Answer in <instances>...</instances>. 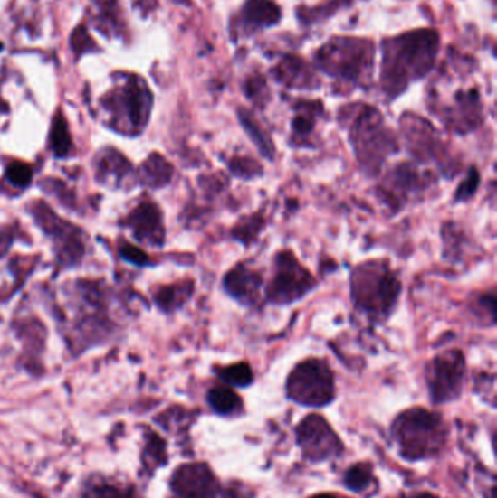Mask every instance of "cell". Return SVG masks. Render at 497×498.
<instances>
[{
  "mask_svg": "<svg viewBox=\"0 0 497 498\" xmlns=\"http://www.w3.org/2000/svg\"><path fill=\"white\" fill-rule=\"evenodd\" d=\"M274 75H277L281 82L286 83L291 88H314L307 68H303V64L296 59H286L276 69Z\"/></svg>",
  "mask_w": 497,
  "mask_h": 498,
  "instance_id": "cell-26",
  "label": "cell"
},
{
  "mask_svg": "<svg viewBox=\"0 0 497 498\" xmlns=\"http://www.w3.org/2000/svg\"><path fill=\"white\" fill-rule=\"evenodd\" d=\"M72 50L75 52L76 56L85 54V52H94L95 42L91 38L90 33L86 31L85 26H78L71 38Z\"/></svg>",
  "mask_w": 497,
  "mask_h": 498,
  "instance_id": "cell-35",
  "label": "cell"
},
{
  "mask_svg": "<svg viewBox=\"0 0 497 498\" xmlns=\"http://www.w3.org/2000/svg\"><path fill=\"white\" fill-rule=\"evenodd\" d=\"M473 314L475 315V318H479L483 321L484 325L493 326L496 323V297L494 293H486L482 295L479 299H475L472 305Z\"/></svg>",
  "mask_w": 497,
  "mask_h": 498,
  "instance_id": "cell-33",
  "label": "cell"
},
{
  "mask_svg": "<svg viewBox=\"0 0 497 498\" xmlns=\"http://www.w3.org/2000/svg\"><path fill=\"white\" fill-rule=\"evenodd\" d=\"M401 130L408 152L416 161L420 164L436 162L437 165L444 166L442 169L453 165V161L446 154L445 143L442 142L441 136L429 121L406 114L401 118Z\"/></svg>",
  "mask_w": 497,
  "mask_h": 498,
  "instance_id": "cell-12",
  "label": "cell"
},
{
  "mask_svg": "<svg viewBox=\"0 0 497 498\" xmlns=\"http://www.w3.org/2000/svg\"><path fill=\"white\" fill-rule=\"evenodd\" d=\"M105 108L112 114L119 130L139 135L149 121L152 94L143 79L131 78L107 99Z\"/></svg>",
  "mask_w": 497,
  "mask_h": 498,
  "instance_id": "cell-7",
  "label": "cell"
},
{
  "mask_svg": "<svg viewBox=\"0 0 497 498\" xmlns=\"http://www.w3.org/2000/svg\"><path fill=\"white\" fill-rule=\"evenodd\" d=\"M222 498H253L250 491L244 485H231V487L226 488V490L222 493Z\"/></svg>",
  "mask_w": 497,
  "mask_h": 498,
  "instance_id": "cell-38",
  "label": "cell"
},
{
  "mask_svg": "<svg viewBox=\"0 0 497 498\" xmlns=\"http://www.w3.org/2000/svg\"><path fill=\"white\" fill-rule=\"evenodd\" d=\"M177 2H180V4H183V2H186V0H177Z\"/></svg>",
  "mask_w": 497,
  "mask_h": 498,
  "instance_id": "cell-43",
  "label": "cell"
},
{
  "mask_svg": "<svg viewBox=\"0 0 497 498\" xmlns=\"http://www.w3.org/2000/svg\"><path fill=\"white\" fill-rule=\"evenodd\" d=\"M174 168L161 155H150L140 169V183L148 188H164L171 183Z\"/></svg>",
  "mask_w": 497,
  "mask_h": 498,
  "instance_id": "cell-20",
  "label": "cell"
},
{
  "mask_svg": "<svg viewBox=\"0 0 497 498\" xmlns=\"http://www.w3.org/2000/svg\"><path fill=\"white\" fill-rule=\"evenodd\" d=\"M416 498H436V497H435V495H432V494H420V495H417V497Z\"/></svg>",
  "mask_w": 497,
  "mask_h": 498,
  "instance_id": "cell-42",
  "label": "cell"
},
{
  "mask_svg": "<svg viewBox=\"0 0 497 498\" xmlns=\"http://www.w3.org/2000/svg\"><path fill=\"white\" fill-rule=\"evenodd\" d=\"M321 105L314 102H303L296 109V116L292 120V137L298 145H303L314 133L317 118L321 114Z\"/></svg>",
  "mask_w": 497,
  "mask_h": 498,
  "instance_id": "cell-23",
  "label": "cell"
},
{
  "mask_svg": "<svg viewBox=\"0 0 497 498\" xmlns=\"http://www.w3.org/2000/svg\"><path fill=\"white\" fill-rule=\"evenodd\" d=\"M217 488L216 478L205 464L183 465L172 476L174 498H217Z\"/></svg>",
  "mask_w": 497,
  "mask_h": 498,
  "instance_id": "cell-15",
  "label": "cell"
},
{
  "mask_svg": "<svg viewBox=\"0 0 497 498\" xmlns=\"http://www.w3.org/2000/svg\"><path fill=\"white\" fill-rule=\"evenodd\" d=\"M281 9L273 0H248L244 6L243 23L250 30L269 28L279 23Z\"/></svg>",
  "mask_w": 497,
  "mask_h": 498,
  "instance_id": "cell-19",
  "label": "cell"
},
{
  "mask_svg": "<svg viewBox=\"0 0 497 498\" xmlns=\"http://www.w3.org/2000/svg\"><path fill=\"white\" fill-rule=\"evenodd\" d=\"M31 214L40 228L52 238L57 259L62 266L73 267L79 264L85 255L82 230L57 218L52 209L42 202H34L31 207Z\"/></svg>",
  "mask_w": 497,
  "mask_h": 498,
  "instance_id": "cell-11",
  "label": "cell"
},
{
  "mask_svg": "<svg viewBox=\"0 0 497 498\" xmlns=\"http://www.w3.org/2000/svg\"><path fill=\"white\" fill-rule=\"evenodd\" d=\"M317 59L330 75L339 76L349 82H359L372 68L370 45L359 40H334L321 49Z\"/></svg>",
  "mask_w": 497,
  "mask_h": 498,
  "instance_id": "cell-8",
  "label": "cell"
},
{
  "mask_svg": "<svg viewBox=\"0 0 497 498\" xmlns=\"http://www.w3.org/2000/svg\"><path fill=\"white\" fill-rule=\"evenodd\" d=\"M82 498H133V491L119 481L95 478L83 488Z\"/></svg>",
  "mask_w": 497,
  "mask_h": 498,
  "instance_id": "cell-25",
  "label": "cell"
},
{
  "mask_svg": "<svg viewBox=\"0 0 497 498\" xmlns=\"http://www.w3.org/2000/svg\"><path fill=\"white\" fill-rule=\"evenodd\" d=\"M33 175H34L33 168L21 161L11 162L5 171V180L16 190H25L33 183Z\"/></svg>",
  "mask_w": 497,
  "mask_h": 498,
  "instance_id": "cell-32",
  "label": "cell"
},
{
  "mask_svg": "<svg viewBox=\"0 0 497 498\" xmlns=\"http://www.w3.org/2000/svg\"><path fill=\"white\" fill-rule=\"evenodd\" d=\"M311 498H339V497H336V495H333V494H318Z\"/></svg>",
  "mask_w": 497,
  "mask_h": 498,
  "instance_id": "cell-40",
  "label": "cell"
},
{
  "mask_svg": "<svg viewBox=\"0 0 497 498\" xmlns=\"http://www.w3.org/2000/svg\"><path fill=\"white\" fill-rule=\"evenodd\" d=\"M216 375L222 382L229 386H236V388H247L254 382V373L251 371L250 364L245 362L231 364V366L217 367Z\"/></svg>",
  "mask_w": 497,
  "mask_h": 498,
  "instance_id": "cell-28",
  "label": "cell"
},
{
  "mask_svg": "<svg viewBox=\"0 0 497 498\" xmlns=\"http://www.w3.org/2000/svg\"><path fill=\"white\" fill-rule=\"evenodd\" d=\"M263 226H264V221H263L262 216L260 214H251L248 218L241 219L238 221V225L232 230V236H234V240L248 247L251 242L257 240L258 235L262 232Z\"/></svg>",
  "mask_w": 497,
  "mask_h": 498,
  "instance_id": "cell-29",
  "label": "cell"
},
{
  "mask_svg": "<svg viewBox=\"0 0 497 498\" xmlns=\"http://www.w3.org/2000/svg\"><path fill=\"white\" fill-rule=\"evenodd\" d=\"M434 178L412 162H401L389 169L379 183V197L394 213L432 187Z\"/></svg>",
  "mask_w": 497,
  "mask_h": 498,
  "instance_id": "cell-9",
  "label": "cell"
},
{
  "mask_svg": "<svg viewBox=\"0 0 497 498\" xmlns=\"http://www.w3.org/2000/svg\"><path fill=\"white\" fill-rule=\"evenodd\" d=\"M49 142L50 149L57 157H66L71 154V135H69L68 123L62 113H57L53 118Z\"/></svg>",
  "mask_w": 497,
  "mask_h": 498,
  "instance_id": "cell-27",
  "label": "cell"
},
{
  "mask_svg": "<svg viewBox=\"0 0 497 498\" xmlns=\"http://www.w3.org/2000/svg\"><path fill=\"white\" fill-rule=\"evenodd\" d=\"M238 118H240L241 126L247 133L251 142L254 143L262 156L266 157L267 161H273L274 155H276L273 140L270 137L269 133L264 130L262 124L258 123L253 114L248 113L245 108H241L238 111Z\"/></svg>",
  "mask_w": 497,
  "mask_h": 498,
  "instance_id": "cell-22",
  "label": "cell"
},
{
  "mask_svg": "<svg viewBox=\"0 0 497 498\" xmlns=\"http://www.w3.org/2000/svg\"><path fill=\"white\" fill-rule=\"evenodd\" d=\"M229 173L244 181L255 180L263 175V168L250 156H232L228 161Z\"/></svg>",
  "mask_w": 497,
  "mask_h": 498,
  "instance_id": "cell-30",
  "label": "cell"
},
{
  "mask_svg": "<svg viewBox=\"0 0 497 498\" xmlns=\"http://www.w3.org/2000/svg\"><path fill=\"white\" fill-rule=\"evenodd\" d=\"M12 238L6 232L0 230V258L4 257L5 252L8 251L9 245H11Z\"/></svg>",
  "mask_w": 497,
  "mask_h": 498,
  "instance_id": "cell-39",
  "label": "cell"
},
{
  "mask_svg": "<svg viewBox=\"0 0 497 498\" xmlns=\"http://www.w3.org/2000/svg\"><path fill=\"white\" fill-rule=\"evenodd\" d=\"M126 226L139 242L158 248L165 244L164 218L155 202H143L131 210Z\"/></svg>",
  "mask_w": 497,
  "mask_h": 498,
  "instance_id": "cell-16",
  "label": "cell"
},
{
  "mask_svg": "<svg viewBox=\"0 0 497 498\" xmlns=\"http://www.w3.org/2000/svg\"><path fill=\"white\" fill-rule=\"evenodd\" d=\"M403 285L386 259L360 262L350 274V297L356 311L374 324H384L396 311Z\"/></svg>",
  "mask_w": 497,
  "mask_h": 498,
  "instance_id": "cell-2",
  "label": "cell"
},
{
  "mask_svg": "<svg viewBox=\"0 0 497 498\" xmlns=\"http://www.w3.org/2000/svg\"><path fill=\"white\" fill-rule=\"evenodd\" d=\"M289 399L303 407H324L334 399L336 385L331 367L322 359H307L296 364L286 381Z\"/></svg>",
  "mask_w": 497,
  "mask_h": 498,
  "instance_id": "cell-5",
  "label": "cell"
},
{
  "mask_svg": "<svg viewBox=\"0 0 497 498\" xmlns=\"http://www.w3.org/2000/svg\"><path fill=\"white\" fill-rule=\"evenodd\" d=\"M372 483H374L372 469L365 464H356L346 472V476H344V484L348 485L349 490L356 491V493L369 490Z\"/></svg>",
  "mask_w": 497,
  "mask_h": 498,
  "instance_id": "cell-31",
  "label": "cell"
},
{
  "mask_svg": "<svg viewBox=\"0 0 497 498\" xmlns=\"http://www.w3.org/2000/svg\"><path fill=\"white\" fill-rule=\"evenodd\" d=\"M6 109H8V107H6V105H5V102L2 101V98H0V114L5 113V111H6Z\"/></svg>",
  "mask_w": 497,
  "mask_h": 498,
  "instance_id": "cell-41",
  "label": "cell"
},
{
  "mask_svg": "<svg viewBox=\"0 0 497 498\" xmlns=\"http://www.w3.org/2000/svg\"><path fill=\"white\" fill-rule=\"evenodd\" d=\"M95 173L98 181L111 187H123L124 183L130 178V162L116 149L107 147L95 157Z\"/></svg>",
  "mask_w": 497,
  "mask_h": 498,
  "instance_id": "cell-17",
  "label": "cell"
},
{
  "mask_svg": "<svg viewBox=\"0 0 497 498\" xmlns=\"http://www.w3.org/2000/svg\"><path fill=\"white\" fill-rule=\"evenodd\" d=\"M480 187V173L475 169V166L468 169L467 175L461 181L460 185L456 188L454 202H467L474 197L475 193Z\"/></svg>",
  "mask_w": 497,
  "mask_h": 498,
  "instance_id": "cell-34",
  "label": "cell"
},
{
  "mask_svg": "<svg viewBox=\"0 0 497 498\" xmlns=\"http://www.w3.org/2000/svg\"><path fill=\"white\" fill-rule=\"evenodd\" d=\"M193 292H195L193 281H181L176 285L164 286L155 293V304L161 311L174 312L187 304Z\"/></svg>",
  "mask_w": 497,
  "mask_h": 498,
  "instance_id": "cell-21",
  "label": "cell"
},
{
  "mask_svg": "<svg viewBox=\"0 0 497 498\" xmlns=\"http://www.w3.org/2000/svg\"><path fill=\"white\" fill-rule=\"evenodd\" d=\"M244 90H245L248 99L258 102V104H263L264 98H266V82L262 78H250L247 83H245Z\"/></svg>",
  "mask_w": 497,
  "mask_h": 498,
  "instance_id": "cell-36",
  "label": "cell"
},
{
  "mask_svg": "<svg viewBox=\"0 0 497 498\" xmlns=\"http://www.w3.org/2000/svg\"><path fill=\"white\" fill-rule=\"evenodd\" d=\"M348 128L349 142L365 175H379L388 157L400 150L393 131L387 127L384 117L374 107L363 105L356 108Z\"/></svg>",
  "mask_w": 497,
  "mask_h": 498,
  "instance_id": "cell-3",
  "label": "cell"
},
{
  "mask_svg": "<svg viewBox=\"0 0 497 498\" xmlns=\"http://www.w3.org/2000/svg\"><path fill=\"white\" fill-rule=\"evenodd\" d=\"M317 287V280L292 251L274 257L273 274L264 287L267 302L277 306L296 304Z\"/></svg>",
  "mask_w": 497,
  "mask_h": 498,
  "instance_id": "cell-6",
  "label": "cell"
},
{
  "mask_svg": "<svg viewBox=\"0 0 497 498\" xmlns=\"http://www.w3.org/2000/svg\"><path fill=\"white\" fill-rule=\"evenodd\" d=\"M393 435L401 455L410 461L439 454L445 445L446 428L442 417L425 409H412L397 417Z\"/></svg>",
  "mask_w": 497,
  "mask_h": 498,
  "instance_id": "cell-4",
  "label": "cell"
},
{
  "mask_svg": "<svg viewBox=\"0 0 497 498\" xmlns=\"http://www.w3.org/2000/svg\"><path fill=\"white\" fill-rule=\"evenodd\" d=\"M439 37L435 31H416L384 44L382 83L389 97L400 95L408 83L426 75L436 56Z\"/></svg>",
  "mask_w": 497,
  "mask_h": 498,
  "instance_id": "cell-1",
  "label": "cell"
},
{
  "mask_svg": "<svg viewBox=\"0 0 497 498\" xmlns=\"http://www.w3.org/2000/svg\"><path fill=\"white\" fill-rule=\"evenodd\" d=\"M222 287L238 304L245 307H254L260 304L264 295V277L248 262H240L225 274Z\"/></svg>",
  "mask_w": 497,
  "mask_h": 498,
  "instance_id": "cell-14",
  "label": "cell"
},
{
  "mask_svg": "<svg viewBox=\"0 0 497 498\" xmlns=\"http://www.w3.org/2000/svg\"><path fill=\"white\" fill-rule=\"evenodd\" d=\"M207 402H209L210 409L217 412L219 416H238L243 411V399L226 386L212 388L207 393Z\"/></svg>",
  "mask_w": 497,
  "mask_h": 498,
  "instance_id": "cell-24",
  "label": "cell"
},
{
  "mask_svg": "<svg viewBox=\"0 0 497 498\" xmlns=\"http://www.w3.org/2000/svg\"><path fill=\"white\" fill-rule=\"evenodd\" d=\"M455 113L449 116L446 123L449 127L456 131L458 135H465L468 131L474 130L482 123V105L477 90L460 92L456 95Z\"/></svg>",
  "mask_w": 497,
  "mask_h": 498,
  "instance_id": "cell-18",
  "label": "cell"
},
{
  "mask_svg": "<svg viewBox=\"0 0 497 498\" xmlns=\"http://www.w3.org/2000/svg\"><path fill=\"white\" fill-rule=\"evenodd\" d=\"M296 435L303 455L312 462L327 461L339 456L343 450L340 438L337 437L324 417L315 414L305 417L296 428Z\"/></svg>",
  "mask_w": 497,
  "mask_h": 498,
  "instance_id": "cell-13",
  "label": "cell"
},
{
  "mask_svg": "<svg viewBox=\"0 0 497 498\" xmlns=\"http://www.w3.org/2000/svg\"><path fill=\"white\" fill-rule=\"evenodd\" d=\"M467 373L465 357L460 350L437 354L427 364L426 381L430 398L435 404H446L460 398Z\"/></svg>",
  "mask_w": 497,
  "mask_h": 498,
  "instance_id": "cell-10",
  "label": "cell"
},
{
  "mask_svg": "<svg viewBox=\"0 0 497 498\" xmlns=\"http://www.w3.org/2000/svg\"><path fill=\"white\" fill-rule=\"evenodd\" d=\"M120 255L124 259H128L129 262H133L136 266H148V264H149L148 255L140 251L139 248L128 244V242H124V244L121 245Z\"/></svg>",
  "mask_w": 497,
  "mask_h": 498,
  "instance_id": "cell-37",
  "label": "cell"
}]
</instances>
